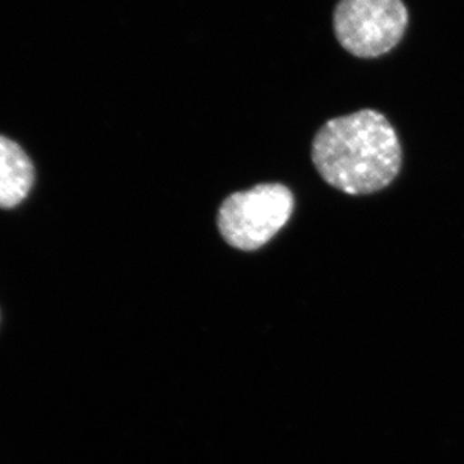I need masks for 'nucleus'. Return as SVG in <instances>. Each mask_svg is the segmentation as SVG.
I'll list each match as a JSON object with an SVG mask.
<instances>
[{"label": "nucleus", "instance_id": "f257e3e1", "mask_svg": "<svg viewBox=\"0 0 464 464\" xmlns=\"http://www.w3.org/2000/svg\"><path fill=\"white\" fill-rule=\"evenodd\" d=\"M324 181L348 195L374 194L398 177L402 150L389 119L372 109L326 121L311 149Z\"/></svg>", "mask_w": 464, "mask_h": 464}, {"label": "nucleus", "instance_id": "f03ea898", "mask_svg": "<svg viewBox=\"0 0 464 464\" xmlns=\"http://www.w3.org/2000/svg\"><path fill=\"white\" fill-rule=\"evenodd\" d=\"M295 209V197L286 186L264 183L235 192L218 210V228L226 243L240 250H256L273 239Z\"/></svg>", "mask_w": 464, "mask_h": 464}, {"label": "nucleus", "instance_id": "7ed1b4c3", "mask_svg": "<svg viewBox=\"0 0 464 464\" xmlns=\"http://www.w3.org/2000/svg\"><path fill=\"white\" fill-rule=\"evenodd\" d=\"M408 23L402 0H341L334 11L338 42L359 58L389 53L401 41Z\"/></svg>", "mask_w": 464, "mask_h": 464}, {"label": "nucleus", "instance_id": "20e7f679", "mask_svg": "<svg viewBox=\"0 0 464 464\" xmlns=\"http://www.w3.org/2000/svg\"><path fill=\"white\" fill-rule=\"evenodd\" d=\"M35 179L33 161L14 140L0 134V209H12L26 199Z\"/></svg>", "mask_w": 464, "mask_h": 464}]
</instances>
